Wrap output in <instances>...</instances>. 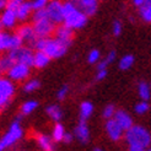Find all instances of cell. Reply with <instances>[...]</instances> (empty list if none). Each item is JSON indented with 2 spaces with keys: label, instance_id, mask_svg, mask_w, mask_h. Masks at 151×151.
Returning a JSON list of instances; mask_svg holds the SVG:
<instances>
[{
  "label": "cell",
  "instance_id": "6da1fadb",
  "mask_svg": "<svg viewBox=\"0 0 151 151\" xmlns=\"http://www.w3.org/2000/svg\"><path fill=\"white\" fill-rule=\"evenodd\" d=\"M125 140L130 151H142L150 146L151 135L140 125H132L125 130Z\"/></svg>",
  "mask_w": 151,
  "mask_h": 151
},
{
  "label": "cell",
  "instance_id": "7a4b0ae2",
  "mask_svg": "<svg viewBox=\"0 0 151 151\" xmlns=\"http://www.w3.org/2000/svg\"><path fill=\"white\" fill-rule=\"evenodd\" d=\"M64 9V25L73 29L82 28L87 22V15L82 12L73 1H66L63 4Z\"/></svg>",
  "mask_w": 151,
  "mask_h": 151
},
{
  "label": "cell",
  "instance_id": "3957f363",
  "mask_svg": "<svg viewBox=\"0 0 151 151\" xmlns=\"http://www.w3.org/2000/svg\"><path fill=\"white\" fill-rule=\"evenodd\" d=\"M69 44L60 41L59 38H46V43H44V48L43 52H46L47 54L50 57V59H55V58H60L63 57L66 50Z\"/></svg>",
  "mask_w": 151,
  "mask_h": 151
},
{
  "label": "cell",
  "instance_id": "277c9868",
  "mask_svg": "<svg viewBox=\"0 0 151 151\" xmlns=\"http://www.w3.org/2000/svg\"><path fill=\"white\" fill-rule=\"evenodd\" d=\"M21 137H22V129H21L19 119H17L16 122H14L11 124L9 132H7L1 138V140H0V151L12 146L14 144H16V142L21 139Z\"/></svg>",
  "mask_w": 151,
  "mask_h": 151
},
{
  "label": "cell",
  "instance_id": "5b68a950",
  "mask_svg": "<svg viewBox=\"0 0 151 151\" xmlns=\"http://www.w3.org/2000/svg\"><path fill=\"white\" fill-rule=\"evenodd\" d=\"M9 55L11 57V59L14 60L15 63H22V64H26L28 66H33V58L35 54L33 52L27 48V47H19V48H15L11 49Z\"/></svg>",
  "mask_w": 151,
  "mask_h": 151
},
{
  "label": "cell",
  "instance_id": "8992f818",
  "mask_svg": "<svg viewBox=\"0 0 151 151\" xmlns=\"http://www.w3.org/2000/svg\"><path fill=\"white\" fill-rule=\"evenodd\" d=\"M15 93V87L12 82L7 79L0 78V111H3Z\"/></svg>",
  "mask_w": 151,
  "mask_h": 151
},
{
  "label": "cell",
  "instance_id": "52a82bcc",
  "mask_svg": "<svg viewBox=\"0 0 151 151\" xmlns=\"http://www.w3.org/2000/svg\"><path fill=\"white\" fill-rule=\"evenodd\" d=\"M47 14H48V19L53 21L54 24H60L64 22V9H63V4L59 0H52L49 1L46 6Z\"/></svg>",
  "mask_w": 151,
  "mask_h": 151
},
{
  "label": "cell",
  "instance_id": "ba28073f",
  "mask_svg": "<svg viewBox=\"0 0 151 151\" xmlns=\"http://www.w3.org/2000/svg\"><path fill=\"white\" fill-rule=\"evenodd\" d=\"M54 22L50 21L48 17L47 19H42L38 21H35L33 24V29L36 32L37 37H48L53 33V31L55 29L54 27Z\"/></svg>",
  "mask_w": 151,
  "mask_h": 151
},
{
  "label": "cell",
  "instance_id": "9c48e42d",
  "mask_svg": "<svg viewBox=\"0 0 151 151\" xmlns=\"http://www.w3.org/2000/svg\"><path fill=\"white\" fill-rule=\"evenodd\" d=\"M29 68L26 64H22V63H15L11 69L7 71V75L11 80H16V81H20V80H24L26 79L28 75H29Z\"/></svg>",
  "mask_w": 151,
  "mask_h": 151
},
{
  "label": "cell",
  "instance_id": "30bf717a",
  "mask_svg": "<svg viewBox=\"0 0 151 151\" xmlns=\"http://www.w3.org/2000/svg\"><path fill=\"white\" fill-rule=\"evenodd\" d=\"M106 130H107V134L111 138V140L113 141L120 140L124 134V129L118 124V122L114 118H109L107 120V123H106Z\"/></svg>",
  "mask_w": 151,
  "mask_h": 151
},
{
  "label": "cell",
  "instance_id": "8fae6325",
  "mask_svg": "<svg viewBox=\"0 0 151 151\" xmlns=\"http://www.w3.org/2000/svg\"><path fill=\"white\" fill-rule=\"evenodd\" d=\"M76 6L87 16H92L97 10V0H76Z\"/></svg>",
  "mask_w": 151,
  "mask_h": 151
},
{
  "label": "cell",
  "instance_id": "7c38bea8",
  "mask_svg": "<svg viewBox=\"0 0 151 151\" xmlns=\"http://www.w3.org/2000/svg\"><path fill=\"white\" fill-rule=\"evenodd\" d=\"M55 37L59 38L60 41H63L65 43H68L70 46L71 41H73V37H74V32H73V28L68 27L66 25L63 26H59L55 31Z\"/></svg>",
  "mask_w": 151,
  "mask_h": 151
},
{
  "label": "cell",
  "instance_id": "4fadbf2b",
  "mask_svg": "<svg viewBox=\"0 0 151 151\" xmlns=\"http://www.w3.org/2000/svg\"><path fill=\"white\" fill-rule=\"evenodd\" d=\"M16 20H17V16H16V11L15 10H10V9H6L1 17H0V25L6 27V28H10L12 27L15 24H16Z\"/></svg>",
  "mask_w": 151,
  "mask_h": 151
},
{
  "label": "cell",
  "instance_id": "5bb4252c",
  "mask_svg": "<svg viewBox=\"0 0 151 151\" xmlns=\"http://www.w3.org/2000/svg\"><path fill=\"white\" fill-rule=\"evenodd\" d=\"M114 118L117 122H118V124L123 128L124 130H127V129H129V128L133 125V119H132V117L128 114L127 112H124V111H117L116 113H114Z\"/></svg>",
  "mask_w": 151,
  "mask_h": 151
},
{
  "label": "cell",
  "instance_id": "9a60e30c",
  "mask_svg": "<svg viewBox=\"0 0 151 151\" xmlns=\"http://www.w3.org/2000/svg\"><path fill=\"white\" fill-rule=\"evenodd\" d=\"M20 37L24 41L26 42H29L31 44H33V42L36 41L37 38V36H36V32H35V29H33V26H29V25H26V26H22L20 27L19 29V32Z\"/></svg>",
  "mask_w": 151,
  "mask_h": 151
},
{
  "label": "cell",
  "instance_id": "2e32d148",
  "mask_svg": "<svg viewBox=\"0 0 151 151\" xmlns=\"http://www.w3.org/2000/svg\"><path fill=\"white\" fill-rule=\"evenodd\" d=\"M49 60H50V57L47 54L46 52L37 50L35 53V58H33V66L38 68V69H42V68L48 65Z\"/></svg>",
  "mask_w": 151,
  "mask_h": 151
},
{
  "label": "cell",
  "instance_id": "e0dca14e",
  "mask_svg": "<svg viewBox=\"0 0 151 151\" xmlns=\"http://www.w3.org/2000/svg\"><path fill=\"white\" fill-rule=\"evenodd\" d=\"M75 135H76V138L81 142H87L88 141L90 132H88V128L86 125V120H81V122L79 123L76 129H75Z\"/></svg>",
  "mask_w": 151,
  "mask_h": 151
},
{
  "label": "cell",
  "instance_id": "ac0fdd59",
  "mask_svg": "<svg viewBox=\"0 0 151 151\" xmlns=\"http://www.w3.org/2000/svg\"><path fill=\"white\" fill-rule=\"evenodd\" d=\"M32 4L31 3H28V1H24L19 7H17V10H16V16H17V20L20 21H24L26 20L28 16H29V14H31L32 11Z\"/></svg>",
  "mask_w": 151,
  "mask_h": 151
},
{
  "label": "cell",
  "instance_id": "d6986e66",
  "mask_svg": "<svg viewBox=\"0 0 151 151\" xmlns=\"http://www.w3.org/2000/svg\"><path fill=\"white\" fill-rule=\"evenodd\" d=\"M93 112V106L91 102H82L80 106V118L81 120H87Z\"/></svg>",
  "mask_w": 151,
  "mask_h": 151
},
{
  "label": "cell",
  "instance_id": "ffe728a7",
  "mask_svg": "<svg viewBox=\"0 0 151 151\" xmlns=\"http://www.w3.org/2000/svg\"><path fill=\"white\" fill-rule=\"evenodd\" d=\"M14 64H15V62L11 59L10 55L1 57V58H0V74L7 73V71L11 69V66H12Z\"/></svg>",
  "mask_w": 151,
  "mask_h": 151
},
{
  "label": "cell",
  "instance_id": "44dd1931",
  "mask_svg": "<svg viewBox=\"0 0 151 151\" xmlns=\"http://www.w3.org/2000/svg\"><path fill=\"white\" fill-rule=\"evenodd\" d=\"M37 142H38L40 147L43 150H47V151L53 150L52 140H50V138L46 137V135H38V137H37Z\"/></svg>",
  "mask_w": 151,
  "mask_h": 151
},
{
  "label": "cell",
  "instance_id": "7402d4cb",
  "mask_svg": "<svg viewBox=\"0 0 151 151\" xmlns=\"http://www.w3.org/2000/svg\"><path fill=\"white\" fill-rule=\"evenodd\" d=\"M11 37H12V35L0 32V52L6 50V49H11Z\"/></svg>",
  "mask_w": 151,
  "mask_h": 151
},
{
  "label": "cell",
  "instance_id": "603a6c76",
  "mask_svg": "<svg viewBox=\"0 0 151 151\" xmlns=\"http://www.w3.org/2000/svg\"><path fill=\"white\" fill-rule=\"evenodd\" d=\"M47 114H48L53 120H55V122L60 120V118L63 117L62 109H60L58 106H49V107L47 108Z\"/></svg>",
  "mask_w": 151,
  "mask_h": 151
},
{
  "label": "cell",
  "instance_id": "cb8c5ba5",
  "mask_svg": "<svg viewBox=\"0 0 151 151\" xmlns=\"http://www.w3.org/2000/svg\"><path fill=\"white\" fill-rule=\"evenodd\" d=\"M139 96H140V99L141 100H144V101H147L150 99V85H147L146 82H140L139 84Z\"/></svg>",
  "mask_w": 151,
  "mask_h": 151
},
{
  "label": "cell",
  "instance_id": "d4e9b609",
  "mask_svg": "<svg viewBox=\"0 0 151 151\" xmlns=\"http://www.w3.org/2000/svg\"><path fill=\"white\" fill-rule=\"evenodd\" d=\"M134 57L133 55H125L123 57L122 59H120V62H119V69L120 70H128V69H130V68L133 66L134 64Z\"/></svg>",
  "mask_w": 151,
  "mask_h": 151
},
{
  "label": "cell",
  "instance_id": "484cf974",
  "mask_svg": "<svg viewBox=\"0 0 151 151\" xmlns=\"http://www.w3.org/2000/svg\"><path fill=\"white\" fill-rule=\"evenodd\" d=\"M140 16L146 22H151V4L144 3L140 6Z\"/></svg>",
  "mask_w": 151,
  "mask_h": 151
},
{
  "label": "cell",
  "instance_id": "4316f807",
  "mask_svg": "<svg viewBox=\"0 0 151 151\" xmlns=\"http://www.w3.org/2000/svg\"><path fill=\"white\" fill-rule=\"evenodd\" d=\"M114 59H116V52H111L104 59H102V62L99 63V65H97V69H99V70L107 69V66H108L111 63L114 62Z\"/></svg>",
  "mask_w": 151,
  "mask_h": 151
},
{
  "label": "cell",
  "instance_id": "83f0119b",
  "mask_svg": "<svg viewBox=\"0 0 151 151\" xmlns=\"http://www.w3.org/2000/svg\"><path fill=\"white\" fill-rule=\"evenodd\" d=\"M64 134H65V132H64L63 125L58 123V124L54 127V129H53V140L57 141V142H58V141H63Z\"/></svg>",
  "mask_w": 151,
  "mask_h": 151
},
{
  "label": "cell",
  "instance_id": "f1b7e54d",
  "mask_svg": "<svg viewBox=\"0 0 151 151\" xmlns=\"http://www.w3.org/2000/svg\"><path fill=\"white\" fill-rule=\"evenodd\" d=\"M37 106H38V103H37L36 101H28V102L24 103V106L21 107L22 114L27 116V114H29V113H32V112L37 108Z\"/></svg>",
  "mask_w": 151,
  "mask_h": 151
},
{
  "label": "cell",
  "instance_id": "f546056e",
  "mask_svg": "<svg viewBox=\"0 0 151 151\" xmlns=\"http://www.w3.org/2000/svg\"><path fill=\"white\" fill-rule=\"evenodd\" d=\"M40 86H41V84H40L38 80H29L25 85L24 90L26 92H32V91H36L37 88H40Z\"/></svg>",
  "mask_w": 151,
  "mask_h": 151
},
{
  "label": "cell",
  "instance_id": "4dcf8cb0",
  "mask_svg": "<svg viewBox=\"0 0 151 151\" xmlns=\"http://www.w3.org/2000/svg\"><path fill=\"white\" fill-rule=\"evenodd\" d=\"M48 17V14H47V9L43 7V9H38V10H35L33 12V22L35 21H38V20H42V19H47Z\"/></svg>",
  "mask_w": 151,
  "mask_h": 151
},
{
  "label": "cell",
  "instance_id": "1f68e13d",
  "mask_svg": "<svg viewBox=\"0 0 151 151\" xmlns=\"http://www.w3.org/2000/svg\"><path fill=\"white\" fill-rule=\"evenodd\" d=\"M147 111H149V104L144 100L135 106V112H137L138 114H144V113H146Z\"/></svg>",
  "mask_w": 151,
  "mask_h": 151
},
{
  "label": "cell",
  "instance_id": "d6a6232c",
  "mask_svg": "<svg viewBox=\"0 0 151 151\" xmlns=\"http://www.w3.org/2000/svg\"><path fill=\"white\" fill-rule=\"evenodd\" d=\"M22 43H24V40L21 38L19 33L12 35V37H11V49H15V48L21 47ZM11 49H10V50H11Z\"/></svg>",
  "mask_w": 151,
  "mask_h": 151
},
{
  "label": "cell",
  "instance_id": "836d02e7",
  "mask_svg": "<svg viewBox=\"0 0 151 151\" xmlns=\"http://www.w3.org/2000/svg\"><path fill=\"white\" fill-rule=\"evenodd\" d=\"M24 3V0H6V9H10V10H17V7Z\"/></svg>",
  "mask_w": 151,
  "mask_h": 151
},
{
  "label": "cell",
  "instance_id": "e575fe53",
  "mask_svg": "<svg viewBox=\"0 0 151 151\" xmlns=\"http://www.w3.org/2000/svg\"><path fill=\"white\" fill-rule=\"evenodd\" d=\"M114 113H116L114 106H113V104H108L107 107L104 108V111H103V117H104L106 119L113 118V117H114Z\"/></svg>",
  "mask_w": 151,
  "mask_h": 151
},
{
  "label": "cell",
  "instance_id": "d590c367",
  "mask_svg": "<svg viewBox=\"0 0 151 151\" xmlns=\"http://www.w3.org/2000/svg\"><path fill=\"white\" fill-rule=\"evenodd\" d=\"M99 59H100V52L97 49H92L91 52H90V54H88V63L90 64H95V63L99 62Z\"/></svg>",
  "mask_w": 151,
  "mask_h": 151
},
{
  "label": "cell",
  "instance_id": "8d00e7d4",
  "mask_svg": "<svg viewBox=\"0 0 151 151\" xmlns=\"http://www.w3.org/2000/svg\"><path fill=\"white\" fill-rule=\"evenodd\" d=\"M31 4H32L33 10H38V9H43V7L47 6L48 0H33V1H31Z\"/></svg>",
  "mask_w": 151,
  "mask_h": 151
},
{
  "label": "cell",
  "instance_id": "74e56055",
  "mask_svg": "<svg viewBox=\"0 0 151 151\" xmlns=\"http://www.w3.org/2000/svg\"><path fill=\"white\" fill-rule=\"evenodd\" d=\"M112 32L114 36H119L120 33H122V22L116 20L114 22H113L112 25Z\"/></svg>",
  "mask_w": 151,
  "mask_h": 151
},
{
  "label": "cell",
  "instance_id": "f35d334b",
  "mask_svg": "<svg viewBox=\"0 0 151 151\" xmlns=\"http://www.w3.org/2000/svg\"><path fill=\"white\" fill-rule=\"evenodd\" d=\"M68 91H69V87H68L66 85H64V86L58 91V95H57L58 99H59V100H64L65 96H66V93H68Z\"/></svg>",
  "mask_w": 151,
  "mask_h": 151
},
{
  "label": "cell",
  "instance_id": "ab89813d",
  "mask_svg": "<svg viewBox=\"0 0 151 151\" xmlns=\"http://www.w3.org/2000/svg\"><path fill=\"white\" fill-rule=\"evenodd\" d=\"M106 76H107V69H102V70H99V74L96 76V80H103Z\"/></svg>",
  "mask_w": 151,
  "mask_h": 151
},
{
  "label": "cell",
  "instance_id": "60d3db41",
  "mask_svg": "<svg viewBox=\"0 0 151 151\" xmlns=\"http://www.w3.org/2000/svg\"><path fill=\"white\" fill-rule=\"evenodd\" d=\"M71 140H73V135L69 134V133H65L64 134V138H63V141L66 142V144H69V142H71Z\"/></svg>",
  "mask_w": 151,
  "mask_h": 151
},
{
  "label": "cell",
  "instance_id": "b9f144b4",
  "mask_svg": "<svg viewBox=\"0 0 151 151\" xmlns=\"http://www.w3.org/2000/svg\"><path fill=\"white\" fill-rule=\"evenodd\" d=\"M144 1H145V0H133L134 5H137V6H141L142 4H144Z\"/></svg>",
  "mask_w": 151,
  "mask_h": 151
},
{
  "label": "cell",
  "instance_id": "7bdbcfd3",
  "mask_svg": "<svg viewBox=\"0 0 151 151\" xmlns=\"http://www.w3.org/2000/svg\"><path fill=\"white\" fill-rule=\"evenodd\" d=\"M6 6V0H0V10Z\"/></svg>",
  "mask_w": 151,
  "mask_h": 151
},
{
  "label": "cell",
  "instance_id": "ee69618b",
  "mask_svg": "<svg viewBox=\"0 0 151 151\" xmlns=\"http://www.w3.org/2000/svg\"><path fill=\"white\" fill-rule=\"evenodd\" d=\"M144 3H146V4H151V0H145Z\"/></svg>",
  "mask_w": 151,
  "mask_h": 151
},
{
  "label": "cell",
  "instance_id": "f6af8a7d",
  "mask_svg": "<svg viewBox=\"0 0 151 151\" xmlns=\"http://www.w3.org/2000/svg\"><path fill=\"white\" fill-rule=\"evenodd\" d=\"M150 88H151V84H150Z\"/></svg>",
  "mask_w": 151,
  "mask_h": 151
},
{
  "label": "cell",
  "instance_id": "bcb514c9",
  "mask_svg": "<svg viewBox=\"0 0 151 151\" xmlns=\"http://www.w3.org/2000/svg\"><path fill=\"white\" fill-rule=\"evenodd\" d=\"M150 151H151V147H150Z\"/></svg>",
  "mask_w": 151,
  "mask_h": 151
},
{
  "label": "cell",
  "instance_id": "7dc6e473",
  "mask_svg": "<svg viewBox=\"0 0 151 151\" xmlns=\"http://www.w3.org/2000/svg\"><path fill=\"white\" fill-rule=\"evenodd\" d=\"M73 1H74V0H73Z\"/></svg>",
  "mask_w": 151,
  "mask_h": 151
}]
</instances>
